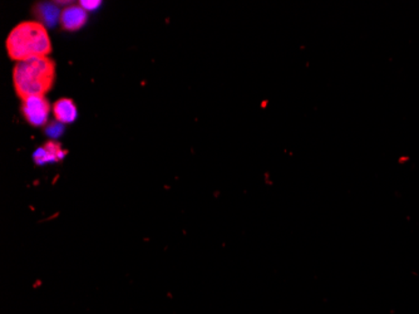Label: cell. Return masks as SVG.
Segmentation results:
<instances>
[{
    "instance_id": "obj_1",
    "label": "cell",
    "mask_w": 419,
    "mask_h": 314,
    "mask_svg": "<svg viewBox=\"0 0 419 314\" xmlns=\"http://www.w3.org/2000/svg\"><path fill=\"white\" fill-rule=\"evenodd\" d=\"M6 45L8 56L17 63L48 57L52 52L50 34L41 22H23L14 27Z\"/></svg>"
},
{
    "instance_id": "obj_2",
    "label": "cell",
    "mask_w": 419,
    "mask_h": 314,
    "mask_svg": "<svg viewBox=\"0 0 419 314\" xmlns=\"http://www.w3.org/2000/svg\"><path fill=\"white\" fill-rule=\"evenodd\" d=\"M56 80V64L50 57L18 62L13 69L14 90L22 99L44 96Z\"/></svg>"
},
{
    "instance_id": "obj_3",
    "label": "cell",
    "mask_w": 419,
    "mask_h": 314,
    "mask_svg": "<svg viewBox=\"0 0 419 314\" xmlns=\"http://www.w3.org/2000/svg\"><path fill=\"white\" fill-rule=\"evenodd\" d=\"M50 105L44 96L22 99V113L31 126H43L48 121Z\"/></svg>"
},
{
    "instance_id": "obj_4",
    "label": "cell",
    "mask_w": 419,
    "mask_h": 314,
    "mask_svg": "<svg viewBox=\"0 0 419 314\" xmlns=\"http://www.w3.org/2000/svg\"><path fill=\"white\" fill-rule=\"evenodd\" d=\"M87 19H88V15H87V10L84 8H82L80 6H72L66 8L61 13L59 20L66 31H75L86 24Z\"/></svg>"
},
{
    "instance_id": "obj_5",
    "label": "cell",
    "mask_w": 419,
    "mask_h": 314,
    "mask_svg": "<svg viewBox=\"0 0 419 314\" xmlns=\"http://www.w3.org/2000/svg\"><path fill=\"white\" fill-rule=\"evenodd\" d=\"M66 155V151H63L59 143L56 142H48L45 143L43 148H38L34 154V161L38 165H43L47 162H57L62 160Z\"/></svg>"
},
{
    "instance_id": "obj_6",
    "label": "cell",
    "mask_w": 419,
    "mask_h": 314,
    "mask_svg": "<svg viewBox=\"0 0 419 314\" xmlns=\"http://www.w3.org/2000/svg\"><path fill=\"white\" fill-rule=\"evenodd\" d=\"M53 112L59 124H72L78 115L73 101L69 99H58L53 107Z\"/></svg>"
},
{
    "instance_id": "obj_7",
    "label": "cell",
    "mask_w": 419,
    "mask_h": 314,
    "mask_svg": "<svg viewBox=\"0 0 419 314\" xmlns=\"http://www.w3.org/2000/svg\"><path fill=\"white\" fill-rule=\"evenodd\" d=\"M36 13H37V17H39V19L43 22L44 24L54 25L58 18H61L58 9H57L56 6H52V4H41V6H37Z\"/></svg>"
},
{
    "instance_id": "obj_8",
    "label": "cell",
    "mask_w": 419,
    "mask_h": 314,
    "mask_svg": "<svg viewBox=\"0 0 419 314\" xmlns=\"http://www.w3.org/2000/svg\"><path fill=\"white\" fill-rule=\"evenodd\" d=\"M63 131L62 124H50L48 126V129H47V134L50 136H53V137H57V136L61 135Z\"/></svg>"
},
{
    "instance_id": "obj_9",
    "label": "cell",
    "mask_w": 419,
    "mask_h": 314,
    "mask_svg": "<svg viewBox=\"0 0 419 314\" xmlns=\"http://www.w3.org/2000/svg\"><path fill=\"white\" fill-rule=\"evenodd\" d=\"M80 4V6L84 8L86 10H94V9H97V8L101 6V1H97V0H89V1L82 0Z\"/></svg>"
}]
</instances>
